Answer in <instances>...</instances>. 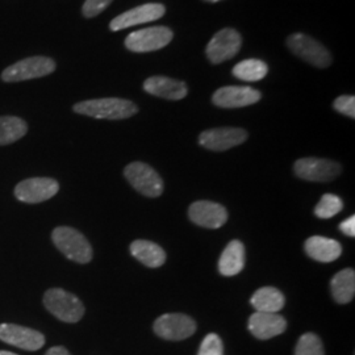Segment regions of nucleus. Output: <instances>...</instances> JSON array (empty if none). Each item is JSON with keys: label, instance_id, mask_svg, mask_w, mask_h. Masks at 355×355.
<instances>
[{"label": "nucleus", "instance_id": "nucleus-2", "mask_svg": "<svg viewBox=\"0 0 355 355\" xmlns=\"http://www.w3.org/2000/svg\"><path fill=\"white\" fill-rule=\"evenodd\" d=\"M51 241L67 259L79 265L89 263L94 257L89 240L76 229L57 227L51 232Z\"/></svg>", "mask_w": 355, "mask_h": 355}, {"label": "nucleus", "instance_id": "nucleus-15", "mask_svg": "<svg viewBox=\"0 0 355 355\" xmlns=\"http://www.w3.org/2000/svg\"><path fill=\"white\" fill-rule=\"evenodd\" d=\"M189 217L193 224L199 227L218 229L227 223L228 212L221 204L208 200H199L191 204L189 208Z\"/></svg>", "mask_w": 355, "mask_h": 355}, {"label": "nucleus", "instance_id": "nucleus-11", "mask_svg": "<svg viewBox=\"0 0 355 355\" xmlns=\"http://www.w3.org/2000/svg\"><path fill=\"white\" fill-rule=\"evenodd\" d=\"M241 35L232 29L225 28L216 33L207 45V57L212 64H221L233 58L241 49Z\"/></svg>", "mask_w": 355, "mask_h": 355}, {"label": "nucleus", "instance_id": "nucleus-13", "mask_svg": "<svg viewBox=\"0 0 355 355\" xmlns=\"http://www.w3.org/2000/svg\"><path fill=\"white\" fill-rule=\"evenodd\" d=\"M0 341L26 352H37L45 345V336L21 325L0 324Z\"/></svg>", "mask_w": 355, "mask_h": 355}, {"label": "nucleus", "instance_id": "nucleus-27", "mask_svg": "<svg viewBox=\"0 0 355 355\" xmlns=\"http://www.w3.org/2000/svg\"><path fill=\"white\" fill-rule=\"evenodd\" d=\"M295 355H325L324 345L315 333H305L296 345Z\"/></svg>", "mask_w": 355, "mask_h": 355}, {"label": "nucleus", "instance_id": "nucleus-10", "mask_svg": "<svg viewBox=\"0 0 355 355\" xmlns=\"http://www.w3.org/2000/svg\"><path fill=\"white\" fill-rule=\"evenodd\" d=\"M295 175L308 182H330L341 174V165L325 158H300L293 165Z\"/></svg>", "mask_w": 355, "mask_h": 355}, {"label": "nucleus", "instance_id": "nucleus-16", "mask_svg": "<svg viewBox=\"0 0 355 355\" xmlns=\"http://www.w3.org/2000/svg\"><path fill=\"white\" fill-rule=\"evenodd\" d=\"M261 98L258 89L248 86H227L216 91L212 102L220 108H242L259 102Z\"/></svg>", "mask_w": 355, "mask_h": 355}, {"label": "nucleus", "instance_id": "nucleus-18", "mask_svg": "<svg viewBox=\"0 0 355 355\" xmlns=\"http://www.w3.org/2000/svg\"><path fill=\"white\" fill-rule=\"evenodd\" d=\"M144 89L153 96L167 101H182L187 96L189 89L184 82L167 76H152L145 80Z\"/></svg>", "mask_w": 355, "mask_h": 355}, {"label": "nucleus", "instance_id": "nucleus-17", "mask_svg": "<svg viewBox=\"0 0 355 355\" xmlns=\"http://www.w3.org/2000/svg\"><path fill=\"white\" fill-rule=\"evenodd\" d=\"M248 327L255 338L270 340L286 331L287 321L279 313L255 312L249 318Z\"/></svg>", "mask_w": 355, "mask_h": 355}, {"label": "nucleus", "instance_id": "nucleus-9", "mask_svg": "<svg viewBox=\"0 0 355 355\" xmlns=\"http://www.w3.org/2000/svg\"><path fill=\"white\" fill-rule=\"evenodd\" d=\"M154 333L167 341H182L196 331L193 318L183 313H167L154 321Z\"/></svg>", "mask_w": 355, "mask_h": 355}, {"label": "nucleus", "instance_id": "nucleus-8", "mask_svg": "<svg viewBox=\"0 0 355 355\" xmlns=\"http://www.w3.org/2000/svg\"><path fill=\"white\" fill-rule=\"evenodd\" d=\"M287 46L293 54L316 67H328L331 64L329 51L308 35L293 33L287 38Z\"/></svg>", "mask_w": 355, "mask_h": 355}, {"label": "nucleus", "instance_id": "nucleus-4", "mask_svg": "<svg viewBox=\"0 0 355 355\" xmlns=\"http://www.w3.org/2000/svg\"><path fill=\"white\" fill-rule=\"evenodd\" d=\"M129 184L148 198H158L164 192V180L159 174L144 162H132L124 168Z\"/></svg>", "mask_w": 355, "mask_h": 355}, {"label": "nucleus", "instance_id": "nucleus-24", "mask_svg": "<svg viewBox=\"0 0 355 355\" xmlns=\"http://www.w3.org/2000/svg\"><path fill=\"white\" fill-rule=\"evenodd\" d=\"M28 132V124L17 116H0V146L10 145L23 139Z\"/></svg>", "mask_w": 355, "mask_h": 355}, {"label": "nucleus", "instance_id": "nucleus-29", "mask_svg": "<svg viewBox=\"0 0 355 355\" xmlns=\"http://www.w3.org/2000/svg\"><path fill=\"white\" fill-rule=\"evenodd\" d=\"M334 110L350 119H355V98L352 95H343L337 98L333 104Z\"/></svg>", "mask_w": 355, "mask_h": 355}, {"label": "nucleus", "instance_id": "nucleus-20", "mask_svg": "<svg viewBox=\"0 0 355 355\" xmlns=\"http://www.w3.org/2000/svg\"><path fill=\"white\" fill-rule=\"evenodd\" d=\"M245 267V246L241 241L234 240L228 243L218 261V271L224 277H234Z\"/></svg>", "mask_w": 355, "mask_h": 355}, {"label": "nucleus", "instance_id": "nucleus-33", "mask_svg": "<svg viewBox=\"0 0 355 355\" xmlns=\"http://www.w3.org/2000/svg\"><path fill=\"white\" fill-rule=\"evenodd\" d=\"M0 355H17V354H15V353H11V352H4V350H0Z\"/></svg>", "mask_w": 355, "mask_h": 355}, {"label": "nucleus", "instance_id": "nucleus-5", "mask_svg": "<svg viewBox=\"0 0 355 355\" xmlns=\"http://www.w3.org/2000/svg\"><path fill=\"white\" fill-rule=\"evenodd\" d=\"M55 70V62L49 57H29L11 64L1 73V79L7 83L23 82L49 76Z\"/></svg>", "mask_w": 355, "mask_h": 355}, {"label": "nucleus", "instance_id": "nucleus-19", "mask_svg": "<svg viewBox=\"0 0 355 355\" xmlns=\"http://www.w3.org/2000/svg\"><path fill=\"white\" fill-rule=\"evenodd\" d=\"M305 253L321 263H330L338 259L343 253L341 243L331 239L313 236L304 243Z\"/></svg>", "mask_w": 355, "mask_h": 355}, {"label": "nucleus", "instance_id": "nucleus-1", "mask_svg": "<svg viewBox=\"0 0 355 355\" xmlns=\"http://www.w3.org/2000/svg\"><path fill=\"white\" fill-rule=\"evenodd\" d=\"M73 110L76 114L103 120H124L139 112V108L135 103L120 98L85 101L76 103Z\"/></svg>", "mask_w": 355, "mask_h": 355}, {"label": "nucleus", "instance_id": "nucleus-14", "mask_svg": "<svg viewBox=\"0 0 355 355\" xmlns=\"http://www.w3.org/2000/svg\"><path fill=\"white\" fill-rule=\"evenodd\" d=\"M165 12L166 8L164 4H159V3L142 4V6L132 8L127 12L121 13L117 17H114L110 24V28L114 32L123 31V29L130 28V26L155 21V20L161 19Z\"/></svg>", "mask_w": 355, "mask_h": 355}, {"label": "nucleus", "instance_id": "nucleus-34", "mask_svg": "<svg viewBox=\"0 0 355 355\" xmlns=\"http://www.w3.org/2000/svg\"><path fill=\"white\" fill-rule=\"evenodd\" d=\"M204 1H208V3H217V1H221V0H204Z\"/></svg>", "mask_w": 355, "mask_h": 355}, {"label": "nucleus", "instance_id": "nucleus-25", "mask_svg": "<svg viewBox=\"0 0 355 355\" xmlns=\"http://www.w3.org/2000/svg\"><path fill=\"white\" fill-rule=\"evenodd\" d=\"M233 76L245 82L262 80L268 73L267 64L261 60H245L233 67Z\"/></svg>", "mask_w": 355, "mask_h": 355}, {"label": "nucleus", "instance_id": "nucleus-26", "mask_svg": "<svg viewBox=\"0 0 355 355\" xmlns=\"http://www.w3.org/2000/svg\"><path fill=\"white\" fill-rule=\"evenodd\" d=\"M343 200L333 193H325L321 200L318 202L316 208H315V215L318 218H331L333 216L338 215L343 211Z\"/></svg>", "mask_w": 355, "mask_h": 355}, {"label": "nucleus", "instance_id": "nucleus-21", "mask_svg": "<svg viewBox=\"0 0 355 355\" xmlns=\"http://www.w3.org/2000/svg\"><path fill=\"white\" fill-rule=\"evenodd\" d=\"M129 250L144 266L157 268L165 265V250L158 243L146 240H136L130 243Z\"/></svg>", "mask_w": 355, "mask_h": 355}, {"label": "nucleus", "instance_id": "nucleus-31", "mask_svg": "<svg viewBox=\"0 0 355 355\" xmlns=\"http://www.w3.org/2000/svg\"><path fill=\"white\" fill-rule=\"evenodd\" d=\"M340 229L345 236L355 237V216H350L340 224Z\"/></svg>", "mask_w": 355, "mask_h": 355}, {"label": "nucleus", "instance_id": "nucleus-32", "mask_svg": "<svg viewBox=\"0 0 355 355\" xmlns=\"http://www.w3.org/2000/svg\"><path fill=\"white\" fill-rule=\"evenodd\" d=\"M45 355H71L70 354V352L64 347V346H54V347H51L48 352H46V354Z\"/></svg>", "mask_w": 355, "mask_h": 355}, {"label": "nucleus", "instance_id": "nucleus-12", "mask_svg": "<svg viewBox=\"0 0 355 355\" xmlns=\"http://www.w3.org/2000/svg\"><path fill=\"white\" fill-rule=\"evenodd\" d=\"M248 140V132L242 128H214L204 130L199 144L212 152H225Z\"/></svg>", "mask_w": 355, "mask_h": 355}, {"label": "nucleus", "instance_id": "nucleus-22", "mask_svg": "<svg viewBox=\"0 0 355 355\" xmlns=\"http://www.w3.org/2000/svg\"><path fill=\"white\" fill-rule=\"evenodd\" d=\"M250 304L253 305L255 312L278 313L286 304V297L275 287H262L254 292Z\"/></svg>", "mask_w": 355, "mask_h": 355}, {"label": "nucleus", "instance_id": "nucleus-7", "mask_svg": "<svg viewBox=\"0 0 355 355\" xmlns=\"http://www.w3.org/2000/svg\"><path fill=\"white\" fill-rule=\"evenodd\" d=\"M173 31L167 26H152L132 32L125 38V46L133 53H149L162 49L173 40Z\"/></svg>", "mask_w": 355, "mask_h": 355}, {"label": "nucleus", "instance_id": "nucleus-3", "mask_svg": "<svg viewBox=\"0 0 355 355\" xmlns=\"http://www.w3.org/2000/svg\"><path fill=\"white\" fill-rule=\"evenodd\" d=\"M42 303L54 318L69 324L80 321L86 312L82 300L64 288H49L44 293Z\"/></svg>", "mask_w": 355, "mask_h": 355}, {"label": "nucleus", "instance_id": "nucleus-23", "mask_svg": "<svg viewBox=\"0 0 355 355\" xmlns=\"http://www.w3.org/2000/svg\"><path fill=\"white\" fill-rule=\"evenodd\" d=\"M330 291L338 304H347L354 299L355 271L353 268H345L337 272L330 282Z\"/></svg>", "mask_w": 355, "mask_h": 355}, {"label": "nucleus", "instance_id": "nucleus-30", "mask_svg": "<svg viewBox=\"0 0 355 355\" xmlns=\"http://www.w3.org/2000/svg\"><path fill=\"white\" fill-rule=\"evenodd\" d=\"M111 3L112 0H86L82 8L83 16L87 19L95 17L99 13H102Z\"/></svg>", "mask_w": 355, "mask_h": 355}, {"label": "nucleus", "instance_id": "nucleus-6", "mask_svg": "<svg viewBox=\"0 0 355 355\" xmlns=\"http://www.w3.org/2000/svg\"><path fill=\"white\" fill-rule=\"evenodd\" d=\"M60 191V183L53 178H28L15 187V198L26 204L46 202Z\"/></svg>", "mask_w": 355, "mask_h": 355}, {"label": "nucleus", "instance_id": "nucleus-28", "mask_svg": "<svg viewBox=\"0 0 355 355\" xmlns=\"http://www.w3.org/2000/svg\"><path fill=\"white\" fill-rule=\"evenodd\" d=\"M198 355H224V346L221 338L215 333L208 334L200 345Z\"/></svg>", "mask_w": 355, "mask_h": 355}]
</instances>
